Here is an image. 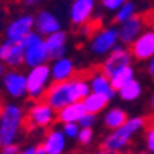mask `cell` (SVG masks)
<instances>
[{
    "label": "cell",
    "instance_id": "obj_1",
    "mask_svg": "<svg viewBox=\"0 0 154 154\" xmlns=\"http://www.w3.org/2000/svg\"><path fill=\"white\" fill-rule=\"evenodd\" d=\"M89 94H91V88L88 79L83 75H75L68 82L51 83L43 96V102H46L56 112H59L72 103L83 102Z\"/></svg>",
    "mask_w": 154,
    "mask_h": 154
},
{
    "label": "cell",
    "instance_id": "obj_2",
    "mask_svg": "<svg viewBox=\"0 0 154 154\" xmlns=\"http://www.w3.org/2000/svg\"><path fill=\"white\" fill-rule=\"evenodd\" d=\"M23 125L25 112L20 105L6 103L2 106V117H0V145L2 148L16 143Z\"/></svg>",
    "mask_w": 154,
    "mask_h": 154
},
{
    "label": "cell",
    "instance_id": "obj_3",
    "mask_svg": "<svg viewBox=\"0 0 154 154\" xmlns=\"http://www.w3.org/2000/svg\"><path fill=\"white\" fill-rule=\"evenodd\" d=\"M146 125V120L143 117H133L128 119L123 126H120L119 130L111 131L105 139H103V151L109 154H119L122 149L128 146V143L131 142V139L140 131L143 130Z\"/></svg>",
    "mask_w": 154,
    "mask_h": 154
},
{
    "label": "cell",
    "instance_id": "obj_4",
    "mask_svg": "<svg viewBox=\"0 0 154 154\" xmlns=\"http://www.w3.org/2000/svg\"><path fill=\"white\" fill-rule=\"evenodd\" d=\"M22 45L25 48V65L29 66V69L37 68L40 65H46V60L49 59V56L45 45V38L40 34L32 31L23 38Z\"/></svg>",
    "mask_w": 154,
    "mask_h": 154
},
{
    "label": "cell",
    "instance_id": "obj_5",
    "mask_svg": "<svg viewBox=\"0 0 154 154\" xmlns=\"http://www.w3.org/2000/svg\"><path fill=\"white\" fill-rule=\"evenodd\" d=\"M49 80H53L51 79V66L40 65L37 68L29 69V72L26 74V88L29 99L40 102L46 89L49 88Z\"/></svg>",
    "mask_w": 154,
    "mask_h": 154
},
{
    "label": "cell",
    "instance_id": "obj_6",
    "mask_svg": "<svg viewBox=\"0 0 154 154\" xmlns=\"http://www.w3.org/2000/svg\"><path fill=\"white\" fill-rule=\"evenodd\" d=\"M117 42H119L117 29L116 28H105V29H100L94 34V37L91 38V43H89V49L97 56L109 54L111 51L117 46Z\"/></svg>",
    "mask_w": 154,
    "mask_h": 154
},
{
    "label": "cell",
    "instance_id": "obj_7",
    "mask_svg": "<svg viewBox=\"0 0 154 154\" xmlns=\"http://www.w3.org/2000/svg\"><path fill=\"white\" fill-rule=\"evenodd\" d=\"M56 120L57 112L43 100L35 102L28 111V123L34 128H48Z\"/></svg>",
    "mask_w": 154,
    "mask_h": 154
},
{
    "label": "cell",
    "instance_id": "obj_8",
    "mask_svg": "<svg viewBox=\"0 0 154 154\" xmlns=\"http://www.w3.org/2000/svg\"><path fill=\"white\" fill-rule=\"evenodd\" d=\"M131 59H133L131 51L126 49L122 45H117L108 54V57L105 59V62H103V65H102L100 69L106 77H111L116 71H119L120 68L130 66L131 65Z\"/></svg>",
    "mask_w": 154,
    "mask_h": 154
},
{
    "label": "cell",
    "instance_id": "obj_9",
    "mask_svg": "<svg viewBox=\"0 0 154 154\" xmlns=\"http://www.w3.org/2000/svg\"><path fill=\"white\" fill-rule=\"evenodd\" d=\"M146 19L140 14H136L133 19H130L128 22L122 23L117 28L119 32V40L122 42V45H133L137 38L143 34V29L146 26Z\"/></svg>",
    "mask_w": 154,
    "mask_h": 154
},
{
    "label": "cell",
    "instance_id": "obj_10",
    "mask_svg": "<svg viewBox=\"0 0 154 154\" xmlns=\"http://www.w3.org/2000/svg\"><path fill=\"white\" fill-rule=\"evenodd\" d=\"M34 31V17L31 14H23L9 22L6 26V40L22 43L23 38Z\"/></svg>",
    "mask_w": 154,
    "mask_h": 154
},
{
    "label": "cell",
    "instance_id": "obj_11",
    "mask_svg": "<svg viewBox=\"0 0 154 154\" xmlns=\"http://www.w3.org/2000/svg\"><path fill=\"white\" fill-rule=\"evenodd\" d=\"M0 62L11 69H17L19 66L25 65V48L22 43L9 42L0 45Z\"/></svg>",
    "mask_w": 154,
    "mask_h": 154
},
{
    "label": "cell",
    "instance_id": "obj_12",
    "mask_svg": "<svg viewBox=\"0 0 154 154\" xmlns=\"http://www.w3.org/2000/svg\"><path fill=\"white\" fill-rule=\"evenodd\" d=\"M3 89L6 94L12 99H22L28 94V88H26V75L22 74L20 71L11 69L6 71V74L2 79Z\"/></svg>",
    "mask_w": 154,
    "mask_h": 154
},
{
    "label": "cell",
    "instance_id": "obj_13",
    "mask_svg": "<svg viewBox=\"0 0 154 154\" xmlns=\"http://www.w3.org/2000/svg\"><path fill=\"white\" fill-rule=\"evenodd\" d=\"M96 3L93 0H75L69 9V19L75 26H85L91 22Z\"/></svg>",
    "mask_w": 154,
    "mask_h": 154
},
{
    "label": "cell",
    "instance_id": "obj_14",
    "mask_svg": "<svg viewBox=\"0 0 154 154\" xmlns=\"http://www.w3.org/2000/svg\"><path fill=\"white\" fill-rule=\"evenodd\" d=\"M131 56L137 60H149L154 57V31L146 29L131 45Z\"/></svg>",
    "mask_w": 154,
    "mask_h": 154
},
{
    "label": "cell",
    "instance_id": "obj_15",
    "mask_svg": "<svg viewBox=\"0 0 154 154\" xmlns=\"http://www.w3.org/2000/svg\"><path fill=\"white\" fill-rule=\"evenodd\" d=\"M34 29L42 37L53 35L60 31V20L49 11H40L34 17Z\"/></svg>",
    "mask_w": 154,
    "mask_h": 154
},
{
    "label": "cell",
    "instance_id": "obj_16",
    "mask_svg": "<svg viewBox=\"0 0 154 154\" xmlns=\"http://www.w3.org/2000/svg\"><path fill=\"white\" fill-rule=\"evenodd\" d=\"M75 77V68L71 59L62 57L59 60H54L51 65V79L53 83H62L68 82Z\"/></svg>",
    "mask_w": 154,
    "mask_h": 154
},
{
    "label": "cell",
    "instance_id": "obj_17",
    "mask_svg": "<svg viewBox=\"0 0 154 154\" xmlns=\"http://www.w3.org/2000/svg\"><path fill=\"white\" fill-rule=\"evenodd\" d=\"M88 82H89V88H91V93L99 94V96H103V97H106L108 100L114 99V96H116V89H114L112 85H111L109 77H106L103 72H102V69L94 71L91 75H89Z\"/></svg>",
    "mask_w": 154,
    "mask_h": 154
},
{
    "label": "cell",
    "instance_id": "obj_18",
    "mask_svg": "<svg viewBox=\"0 0 154 154\" xmlns=\"http://www.w3.org/2000/svg\"><path fill=\"white\" fill-rule=\"evenodd\" d=\"M45 45L48 49V56L53 60H59L65 57L66 53V34L63 31H59L53 35L45 37Z\"/></svg>",
    "mask_w": 154,
    "mask_h": 154
},
{
    "label": "cell",
    "instance_id": "obj_19",
    "mask_svg": "<svg viewBox=\"0 0 154 154\" xmlns=\"http://www.w3.org/2000/svg\"><path fill=\"white\" fill-rule=\"evenodd\" d=\"M42 145L46 154H63L66 149V137L62 130H51Z\"/></svg>",
    "mask_w": 154,
    "mask_h": 154
},
{
    "label": "cell",
    "instance_id": "obj_20",
    "mask_svg": "<svg viewBox=\"0 0 154 154\" xmlns=\"http://www.w3.org/2000/svg\"><path fill=\"white\" fill-rule=\"evenodd\" d=\"M86 114L85 105L83 102H77V103H72L66 108H63L62 111L57 112V120L65 123H79L82 120V117Z\"/></svg>",
    "mask_w": 154,
    "mask_h": 154
},
{
    "label": "cell",
    "instance_id": "obj_21",
    "mask_svg": "<svg viewBox=\"0 0 154 154\" xmlns=\"http://www.w3.org/2000/svg\"><path fill=\"white\" fill-rule=\"evenodd\" d=\"M126 120H128L126 112L122 108H111L103 116V125L111 131L119 130L120 126H123L126 123Z\"/></svg>",
    "mask_w": 154,
    "mask_h": 154
},
{
    "label": "cell",
    "instance_id": "obj_22",
    "mask_svg": "<svg viewBox=\"0 0 154 154\" xmlns=\"http://www.w3.org/2000/svg\"><path fill=\"white\" fill-rule=\"evenodd\" d=\"M109 80H111V85L112 88L116 89V91H120V89L128 85L130 82L134 80V69L133 66H125V68H120L119 71H116L111 77H109Z\"/></svg>",
    "mask_w": 154,
    "mask_h": 154
},
{
    "label": "cell",
    "instance_id": "obj_23",
    "mask_svg": "<svg viewBox=\"0 0 154 154\" xmlns=\"http://www.w3.org/2000/svg\"><path fill=\"white\" fill-rule=\"evenodd\" d=\"M108 103H109V100H108L106 97L99 96V94H94V93H91V94H89V96L83 100V105H85L86 112H88V114H94V116L103 111Z\"/></svg>",
    "mask_w": 154,
    "mask_h": 154
},
{
    "label": "cell",
    "instance_id": "obj_24",
    "mask_svg": "<svg viewBox=\"0 0 154 154\" xmlns=\"http://www.w3.org/2000/svg\"><path fill=\"white\" fill-rule=\"evenodd\" d=\"M142 94V86L137 80H133L128 85H125L120 91H119V97L125 102H133V100H137Z\"/></svg>",
    "mask_w": 154,
    "mask_h": 154
},
{
    "label": "cell",
    "instance_id": "obj_25",
    "mask_svg": "<svg viewBox=\"0 0 154 154\" xmlns=\"http://www.w3.org/2000/svg\"><path fill=\"white\" fill-rule=\"evenodd\" d=\"M136 16V5L133 2H125L123 6L116 12V16H114V20L117 22L119 25L128 22L130 19H133Z\"/></svg>",
    "mask_w": 154,
    "mask_h": 154
},
{
    "label": "cell",
    "instance_id": "obj_26",
    "mask_svg": "<svg viewBox=\"0 0 154 154\" xmlns=\"http://www.w3.org/2000/svg\"><path fill=\"white\" fill-rule=\"evenodd\" d=\"M94 139V131L91 128H80V133L77 136V140H79V143L82 145H89L93 142Z\"/></svg>",
    "mask_w": 154,
    "mask_h": 154
},
{
    "label": "cell",
    "instance_id": "obj_27",
    "mask_svg": "<svg viewBox=\"0 0 154 154\" xmlns=\"http://www.w3.org/2000/svg\"><path fill=\"white\" fill-rule=\"evenodd\" d=\"M62 131L66 139H75L80 133V126H79V123H65Z\"/></svg>",
    "mask_w": 154,
    "mask_h": 154
},
{
    "label": "cell",
    "instance_id": "obj_28",
    "mask_svg": "<svg viewBox=\"0 0 154 154\" xmlns=\"http://www.w3.org/2000/svg\"><path fill=\"white\" fill-rule=\"evenodd\" d=\"M125 2H122V0H103L102 2V6H103L106 11H116L117 12L122 6H123Z\"/></svg>",
    "mask_w": 154,
    "mask_h": 154
},
{
    "label": "cell",
    "instance_id": "obj_29",
    "mask_svg": "<svg viewBox=\"0 0 154 154\" xmlns=\"http://www.w3.org/2000/svg\"><path fill=\"white\" fill-rule=\"evenodd\" d=\"M146 148L148 152L154 154V123H151L146 130Z\"/></svg>",
    "mask_w": 154,
    "mask_h": 154
},
{
    "label": "cell",
    "instance_id": "obj_30",
    "mask_svg": "<svg viewBox=\"0 0 154 154\" xmlns=\"http://www.w3.org/2000/svg\"><path fill=\"white\" fill-rule=\"evenodd\" d=\"M96 120H97V119H96L94 114H88V112H86L83 117H82V120L79 122V126H80V128H91V130H93V126L96 125Z\"/></svg>",
    "mask_w": 154,
    "mask_h": 154
},
{
    "label": "cell",
    "instance_id": "obj_31",
    "mask_svg": "<svg viewBox=\"0 0 154 154\" xmlns=\"http://www.w3.org/2000/svg\"><path fill=\"white\" fill-rule=\"evenodd\" d=\"M20 149H19V145L14 143V145H8V146H3L0 154H19Z\"/></svg>",
    "mask_w": 154,
    "mask_h": 154
},
{
    "label": "cell",
    "instance_id": "obj_32",
    "mask_svg": "<svg viewBox=\"0 0 154 154\" xmlns=\"http://www.w3.org/2000/svg\"><path fill=\"white\" fill-rule=\"evenodd\" d=\"M146 71H148V74L154 79V57L152 59H149V62H148V66H146Z\"/></svg>",
    "mask_w": 154,
    "mask_h": 154
},
{
    "label": "cell",
    "instance_id": "obj_33",
    "mask_svg": "<svg viewBox=\"0 0 154 154\" xmlns=\"http://www.w3.org/2000/svg\"><path fill=\"white\" fill-rule=\"evenodd\" d=\"M19 154H35V146H28V148L22 149Z\"/></svg>",
    "mask_w": 154,
    "mask_h": 154
},
{
    "label": "cell",
    "instance_id": "obj_34",
    "mask_svg": "<svg viewBox=\"0 0 154 154\" xmlns=\"http://www.w3.org/2000/svg\"><path fill=\"white\" fill-rule=\"evenodd\" d=\"M35 154H46V151H45L43 145H38V146H35Z\"/></svg>",
    "mask_w": 154,
    "mask_h": 154
},
{
    "label": "cell",
    "instance_id": "obj_35",
    "mask_svg": "<svg viewBox=\"0 0 154 154\" xmlns=\"http://www.w3.org/2000/svg\"><path fill=\"white\" fill-rule=\"evenodd\" d=\"M5 74H6V66L3 65L2 62H0V77L3 79V75H5Z\"/></svg>",
    "mask_w": 154,
    "mask_h": 154
},
{
    "label": "cell",
    "instance_id": "obj_36",
    "mask_svg": "<svg viewBox=\"0 0 154 154\" xmlns=\"http://www.w3.org/2000/svg\"><path fill=\"white\" fill-rule=\"evenodd\" d=\"M151 109L154 111V94H152V97H151Z\"/></svg>",
    "mask_w": 154,
    "mask_h": 154
},
{
    "label": "cell",
    "instance_id": "obj_37",
    "mask_svg": "<svg viewBox=\"0 0 154 154\" xmlns=\"http://www.w3.org/2000/svg\"><path fill=\"white\" fill-rule=\"evenodd\" d=\"M25 3H26V5H28V6H32V5H35V3H37V2H25Z\"/></svg>",
    "mask_w": 154,
    "mask_h": 154
},
{
    "label": "cell",
    "instance_id": "obj_38",
    "mask_svg": "<svg viewBox=\"0 0 154 154\" xmlns=\"http://www.w3.org/2000/svg\"><path fill=\"white\" fill-rule=\"evenodd\" d=\"M96 154H109V152H106V151L102 149V151H99V152H96Z\"/></svg>",
    "mask_w": 154,
    "mask_h": 154
},
{
    "label": "cell",
    "instance_id": "obj_39",
    "mask_svg": "<svg viewBox=\"0 0 154 154\" xmlns=\"http://www.w3.org/2000/svg\"><path fill=\"white\" fill-rule=\"evenodd\" d=\"M2 88H3V83H2V79H0V91H2Z\"/></svg>",
    "mask_w": 154,
    "mask_h": 154
},
{
    "label": "cell",
    "instance_id": "obj_40",
    "mask_svg": "<svg viewBox=\"0 0 154 154\" xmlns=\"http://www.w3.org/2000/svg\"><path fill=\"white\" fill-rule=\"evenodd\" d=\"M139 154H151V152H148V151H146V152H139Z\"/></svg>",
    "mask_w": 154,
    "mask_h": 154
},
{
    "label": "cell",
    "instance_id": "obj_41",
    "mask_svg": "<svg viewBox=\"0 0 154 154\" xmlns=\"http://www.w3.org/2000/svg\"><path fill=\"white\" fill-rule=\"evenodd\" d=\"M0 117H2V106H0Z\"/></svg>",
    "mask_w": 154,
    "mask_h": 154
},
{
    "label": "cell",
    "instance_id": "obj_42",
    "mask_svg": "<svg viewBox=\"0 0 154 154\" xmlns=\"http://www.w3.org/2000/svg\"><path fill=\"white\" fill-rule=\"evenodd\" d=\"M119 154H122V152H119Z\"/></svg>",
    "mask_w": 154,
    "mask_h": 154
}]
</instances>
